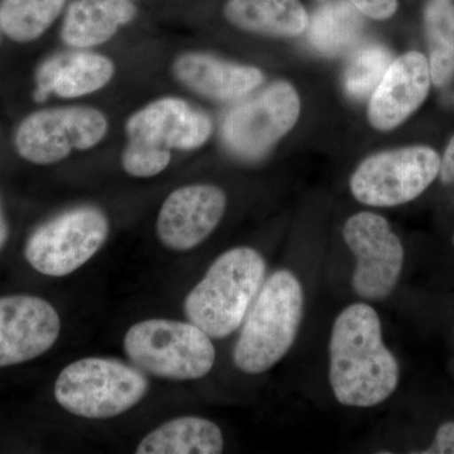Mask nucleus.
<instances>
[{"label":"nucleus","mask_w":454,"mask_h":454,"mask_svg":"<svg viewBox=\"0 0 454 454\" xmlns=\"http://www.w3.org/2000/svg\"><path fill=\"white\" fill-rule=\"evenodd\" d=\"M330 382L340 404L355 408L380 404L395 391L399 365L382 342L380 318L372 307L352 304L334 321Z\"/></svg>","instance_id":"obj_1"},{"label":"nucleus","mask_w":454,"mask_h":454,"mask_svg":"<svg viewBox=\"0 0 454 454\" xmlns=\"http://www.w3.org/2000/svg\"><path fill=\"white\" fill-rule=\"evenodd\" d=\"M267 264L252 247L227 250L215 260L201 282L187 295L188 321L211 339L235 333L265 282Z\"/></svg>","instance_id":"obj_2"},{"label":"nucleus","mask_w":454,"mask_h":454,"mask_svg":"<svg viewBox=\"0 0 454 454\" xmlns=\"http://www.w3.org/2000/svg\"><path fill=\"white\" fill-rule=\"evenodd\" d=\"M304 295L298 278L278 270L268 278L244 319L232 361L240 372L270 370L291 349L303 317Z\"/></svg>","instance_id":"obj_3"},{"label":"nucleus","mask_w":454,"mask_h":454,"mask_svg":"<svg viewBox=\"0 0 454 454\" xmlns=\"http://www.w3.org/2000/svg\"><path fill=\"white\" fill-rule=\"evenodd\" d=\"M124 351L140 372L167 380H197L214 367L216 351L207 333L191 322L145 319L131 325Z\"/></svg>","instance_id":"obj_4"},{"label":"nucleus","mask_w":454,"mask_h":454,"mask_svg":"<svg viewBox=\"0 0 454 454\" xmlns=\"http://www.w3.org/2000/svg\"><path fill=\"white\" fill-rule=\"evenodd\" d=\"M148 387V379L138 367L115 358L86 357L62 370L55 397L76 417L109 419L138 404Z\"/></svg>","instance_id":"obj_5"},{"label":"nucleus","mask_w":454,"mask_h":454,"mask_svg":"<svg viewBox=\"0 0 454 454\" xmlns=\"http://www.w3.org/2000/svg\"><path fill=\"white\" fill-rule=\"evenodd\" d=\"M109 131L106 114L91 106L46 107L28 114L18 124L13 143L27 162L49 166L73 152L100 145Z\"/></svg>","instance_id":"obj_6"},{"label":"nucleus","mask_w":454,"mask_h":454,"mask_svg":"<svg viewBox=\"0 0 454 454\" xmlns=\"http://www.w3.org/2000/svg\"><path fill=\"white\" fill-rule=\"evenodd\" d=\"M109 231V220L100 208L77 206L32 232L25 247L27 262L43 276H70L100 250Z\"/></svg>","instance_id":"obj_7"},{"label":"nucleus","mask_w":454,"mask_h":454,"mask_svg":"<svg viewBox=\"0 0 454 454\" xmlns=\"http://www.w3.org/2000/svg\"><path fill=\"white\" fill-rule=\"evenodd\" d=\"M441 157L429 146H408L372 155L351 177L352 195L376 207L413 201L437 178Z\"/></svg>","instance_id":"obj_8"},{"label":"nucleus","mask_w":454,"mask_h":454,"mask_svg":"<svg viewBox=\"0 0 454 454\" xmlns=\"http://www.w3.org/2000/svg\"><path fill=\"white\" fill-rule=\"evenodd\" d=\"M300 113L295 89L288 82L271 83L230 110L221 128L223 145L241 160H259L294 127Z\"/></svg>","instance_id":"obj_9"},{"label":"nucleus","mask_w":454,"mask_h":454,"mask_svg":"<svg viewBox=\"0 0 454 454\" xmlns=\"http://www.w3.org/2000/svg\"><path fill=\"white\" fill-rule=\"evenodd\" d=\"M343 239L356 258L355 293L367 301L387 300L404 264V247L389 223L380 215L360 212L346 221Z\"/></svg>","instance_id":"obj_10"},{"label":"nucleus","mask_w":454,"mask_h":454,"mask_svg":"<svg viewBox=\"0 0 454 454\" xmlns=\"http://www.w3.org/2000/svg\"><path fill=\"white\" fill-rule=\"evenodd\" d=\"M61 331L52 304L35 295L0 298V367L18 365L42 356Z\"/></svg>","instance_id":"obj_11"},{"label":"nucleus","mask_w":454,"mask_h":454,"mask_svg":"<svg viewBox=\"0 0 454 454\" xmlns=\"http://www.w3.org/2000/svg\"><path fill=\"white\" fill-rule=\"evenodd\" d=\"M226 205L225 192L212 184H190L173 191L158 214L160 243L175 252L195 249L219 225Z\"/></svg>","instance_id":"obj_12"},{"label":"nucleus","mask_w":454,"mask_h":454,"mask_svg":"<svg viewBox=\"0 0 454 454\" xmlns=\"http://www.w3.org/2000/svg\"><path fill=\"white\" fill-rule=\"evenodd\" d=\"M128 140L168 151H193L210 139L212 121L207 114L184 98L164 97L131 114L125 124Z\"/></svg>","instance_id":"obj_13"},{"label":"nucleus","mask_w":454,"mask_h":454,"mask_svg":"<svg viewBox=\"0 0 454 454\" xmlns=\"http://www.w3.org/2000/svg\"><path fill=\"white\" fill-rule=\"evenodd\" d=\"M430 82L426 56L411 51L397 57L373 90L369 106L372 127L391 130L405 121L428 97Z\"/></svg>","instance_id":"obj_14"},{"label":"nucleus","mask_w":454,"mask_h":454,"mask_svg":"<svg viewBox=\"0 0 454 454\" xmlns=\"http://www.w3.org/2000/svg\"><path fill=\"white\" fill-rule=\"evenodd\" d=\"M115 76L113 59L91 50H73L47 57L35 74L33 98H79L95 94Z\"/></svg>","instance_id":"obj_15"},{"label":"nucleus","mask_w":454,"mask_h":454,"mask_svg":"<svg viewBox=\"0 0 454 454\" xmlns=\"http://www.w3.org/2000/svg\"><path fill=\"white\" fill-rule=\"evenodd\" d=\"M172 73L187 89L214 100L243 98L264 82V74L259 68L202 52L179 55L173 62Z\"/></svg>","instance_id":"obj_16"},{"label":"nucleus","mask_w":454,"mask_h":454,"mask_svg":"<svg viewBox=\"0 0 454 454\" xmlns=\"http://www.w3.org/2000/svg\"><path fill=\"white\" fill-rule=\"evenodd\" d=\"M137 13L130 0H74L65 13L62 41L74 50L95 49L133 22Z\"/></svg>","instance_id":"obj_17"},{"label":"nucleus","mask_w":454,"mask_h":454,"mask_svg":"<svg viewBox=\"0 0 454 454\" xmlns=\"http://www.w3.org/2000/svg\"><path fill=\"white\" fill-rule=\"evenodd\" d=\"M223 13L238 28L271 37H294L309 27L300 0H229Z\"/></svg>","instance_id":"obj_18"},{"label":"nucleus","mask_w":454,"mask_h":454,"mask_svg":"<svg viewBox=\"0 0 454 454\" xmlns=\"http://www.w3.org/2000/svg\"><path fill=\"white\" fill-rule=\"evenodd\" d=\"M223 450V432L211 420L182 417L169 420L140 442L138 454H219Z\"/></svg>","instance_id":"obj_19"},{"label":"nucleus","mask_w":454,"mask_h":454,"mask_svg":"<svg viewBox=\"0 0 454 454\" xmlns=\"http://www.w3.org/2000/svg\"><path fill=\"white\" fill-rule=\"evenodd\" d=\"M363 23L360 12L351 2L336 0L317 9L309 23V38L322 55H340L357 41Z\"/></svg>","instance_id":"obj_20"},{"label":"nucleus","mask_w":454,"mask_h":454,"mask_svg":"<svg viewBox=\"0 0 454 454\" xmlns=\"http://www.w3.org/2000/svg\"><path fill=\"white\" fill-rule=\"evenodd\" d=\"M424 26L429 49L430 79L443 88L454 76V4L452 0H428Z\"/></svg>","instance_id":"obj_21"},{"label":"nucleus","mask_w":454,"mask_h":454,"mask_svg":"<svg viewBox=\"0 0 454 454\" xmlns=\"http://www.w3.org/2000/svg\"><path fill=\"white\" fill-rule=\"evenodd\" d=\"M67 0H2L0 29L16 43L41 38L61 16Z\"/></svg>","instance_id":"obj_22"},{"label":"nucleus","mask_w":454,"mask_h":454,"mask_svg":"<svg viewBox=\"0 0 454 454\" xmlns=\"http://www.w3.org/2000/svg\"><path fill=\"white\" fill-rule=\"evenodd\" d=\"M391 64V53L387 47L370 43L355 53L345 74L343 85L349 97L363 100L369 97L381 82Z\"/></svg>","instance_id":"obj_23"},{"label":"nucleus","mask_w":454,"mask_h":454,"mask_svg":"<svg viewBox=\"0 0 454 454\" xmlns=\"http://www.w3.org/2000/svg\"><path fill=\"white\" fill-rule=\"evenodd\" d=\"M121 160L122 169L131 177L151 178L168 168L172 162V152L146 143L128 140Z\"/></svg>","instance_id":"obj_24"},{"label":"nucleus","mask_w":454,"mask_h":454,"mask_svg":"<svg viewBox=\"0 0 454 454\" xmlns=\"http://www.w3.org/2000/svg\"><path fill=\"white\" fill-rule=\"evenodd\" d=\"M364 16L387 20L396 12L397 0H349Z\"/></svg>","instance_id":"obj_25"},{"label":"nucleus","mask_w":454,"mask_h":454,"mask_svg":"<svg viewBox=\"0 0 454 454\" xmlns=\"http://www.w3.org/2000/svg\"><path fill=\"white\" fill-rule=\"evenodd\" d=\"M424 453H454V422L439 427L434 442Z\"/></svg>","instance_id":"obj_26"},{"label":"nucleus","mask_w":454,"mask_h":454,"mask_svg":"<svg viewBox=\"0 0 454 454\" xmlns=\"http://www.w3.org/2000/svg\"><path fill=\"white\" fill-rule=\"evenodd\" d=\"M439 175L443 184H454V137L447 146L443 160H441Z\"/></svg>","instance_id":"obj_27"},{"label":"nucleus","mask_w":454,"mask_h":454,"mask_svg":"<svg viewBox=\"0 0 454 454\" xmlns=\"http://www.w3.org/2000/svg\"><path fill=\"white\" fill-rule=\"evenodd\" d=\"M9 235V227L7 217H5L4 208H3L2 202H0V252H2L4 245L7 244Z\"/></svg>","instance_id":"obj_28"},{"label":"nucleus","mask_w":454,"mask_h":454,"mask_svg":"<svg viewBox=\"0 0 454 454\" xmlns=\"http://www.w3.org/2000/svg\"><path fill=\"white\" fill-rule=\"evenodd\" d=\"M0 35H2V29H0Z\"/></svg>","instance_id":"obj_29"},{"label":"nucleus","mask_w":454,"mask_h":454,"mask_svg":"<svg viewBox=\"0 0 454 454\" xmlns=\"http://www.w3.org/2000/svg\"><path fill=\"white\" fill-rule=\"evenodd\" d=\"M453 243H454V239H453Z\"/></svg>","instance_id":"obj_30"}]
</instances>
